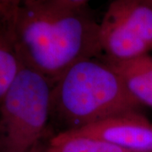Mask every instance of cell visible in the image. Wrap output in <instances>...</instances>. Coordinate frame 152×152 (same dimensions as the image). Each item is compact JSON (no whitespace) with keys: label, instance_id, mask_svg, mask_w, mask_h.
I'll use <instances>...</instances> for the list:
<instances>
[{"label":"cell","instance_id":"cell-1","mask_svg":"<svg viewBox=\"0 0 152 152\" xmlns=\"http://www.w3.org/2000/svg\"><path fill=\"white\" fill-rule=\"evenodd\" d=\"M9 27L22 64L53 85L76 63L103 55L100 23L87 7L23 3Z\"/></svg>","mask_w":152,"mask_h":152},{"label":"cell","instance_id":"cell-2","mask_svg":"<svg viewBox=\"0 0 152 152\" xmlns=\"http://www.w3.org/2000/svg\"><path fill=\"white\" fill-rule=\"evenodd\" d=\"M141 108L108 63L91 58L76 63L53 83L50 123L58 133L77 130Z\"/></svg>","mask_w":152,"mask_h":152},{"label":"cell","instance_id":"cell-3","mask_svg":"<svg viewBox=\"0 0 152 152\" xmlns=\"http://www.w3.org/2000/svg\"><path fill=\"white\" fill-rule=\"evenodd\" d=\"M53 83L22 64L0 104V152H27L48 134Z\"/></svg>","mask_w":152,"mask_h":152},{"label":"cell","instance_id":"cell-4","mask_svg":"<svg viewBox=\"0 0 152 152\" xmlns=\"http://www.w3.org/2000/svg\"><path fill=\"white\" fill-rule=\"evenodd\" d=\"M105 58L126 61L152 53V3L113 0L100 22Z\"/></svg>","mask_w":152,"mask_h":152},{"label":"cell","instance_id":"cell-5","mask_svg":"<svg viewBox=\"0 0 152 152\" xmlns=\"http://www.w3.org/2000/svg\"><path fill=\"white\" fill-rule=\"evenodd\" d=\"M76 133L96 137L131 152H152V122L142 112L121 114Z\"/></svg>","mask_w":152,"mask_h":152},{"label":"cell","instance_id":"cell-6","mask_svg":"<svg viewBox=\"0 0 152 152\" xmlns=\"http://www.w3.org/2000/svg\"><path fill=\"white\" fill-rule=\"evenodd\" d=\"M118 73L128 91L137 102L152 108V55L145 54L126 61L105 58Z\"/></svg>","mask_w":152,"mask_h":152},{"label":"cell","instance_id":"cell-7","mask_svg":"<svg viewBox=\"0 0 152 152\" xmlns=\"http://www.w3.org/2000/svg\"><path fill=\"white\" fill-rule=\"evenodd\" d=\"M46 152H131L96 137L74 131L57 133L47 142Z\"/></svg>","mask_w":152,"mask_h":152},{"label":"cell","instance_id":"cell-8","mask_svg":"<svg viewBox=\"0 0 152 152\" xmlns=\"http://www.w3.org/2000/svg\"><path fill=\"white\" fill-rule=\"evenodd\" d=\"M21 66L10 29L0 23V104Z\"/></svg>","mask_w":152,"mask_h":152},{"label":"cell","instance_id":"cell-9","mask_svg":"<svg viewBox=\"0 0 152 152\" xmlns=\"http://www.w3.org/2000/svg\"><path fill=\"white\" fill-rule=\"evenodd\" d=\"M24 0H0V23L10 26Z\"/></svg>","mask_w":152,"mask_h":152},{"label":"cell","instance_id":"cell-10","mask_svg":"<svg viewBox=\"0 0 152 152\" xmlns=\"http://www.w3.org/2000/svg\"><path fill=\"white\" fill-rule=\"evenodd\" d=\"M91 0H24L23 3H37L64 8H83L87 7V4Z\"/></svg>","mask_w":152,"mask_h":152},{"label":"cell","instance_id":"cell-11","mask_svg":"<svg viewBox=\"0 0 152 152\" xmlns=\"http://www.w3.org/2000/svg\"><path fill=\"white\" fill-rule=\"evenodd\" d=\"M46 146H47V143L42 141L37 144V145L32 147L27 152H46Z\"/></svg>","mask_w":152,"mask_h":152},{"label":"cell","instance_id":"cell-12","mask_svg":"<svg viewBox=\"0 0 152 152\" xmlns=\"http://www.w3.org/2000/svg\"><path fill=\"white\" fill-rule=\"evenodd\" d=\"M149 1H150V2H151V3H152V0H149Z\"/></svg>","mask_w":152,"mask_h":152}]
</instances>
